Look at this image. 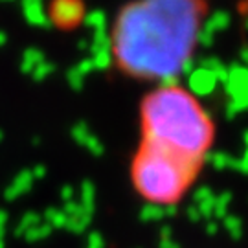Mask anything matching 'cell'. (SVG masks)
<instances>
[{
    "mask_svg": "<svg viewBox=\"0 0 248 248\" xmlns=\"http://www.w3.org/2000/svg\"><path fill=\"white\" fill-rule=\"evenodd\" d=\"M210 0H131L108 35L112 64L127 78L173 85L191 66Z\"/></svg>",
    "mask_w": 248,
    "mask_h": 248,
    "instance_id": "1",
    "label": "cell"
},
{
    "mask_svg": "<svg viewBox=\"0 0 248 248\" xmlns=\"http://www.w3.org/2000/svg\"><path fill=\"white\" fill-rule=\"evenodd\" d=\"M140 120L143 140L164 143L182 156L206 164L215 127L195 94L175 83L164 85L142 99Z\"/></svg>",
    "mask_w": 248,
    "mask_h": 248,
    "instance_id": "2",
    "label": "cell"
},
{
    "mask_svg": "<svg viewBox=\"0 0 248 248\" xmlns=\"http://www.w3.org/2000/svg\"><path fill=\"white\" fill-rule=\"evenodd\" d=\"M204 162L187 158L164 143L143 140L131 168L134 189L149 204L175 206L182 201Z\"/></svg>",
    "mask_w": 248,
    "mask_h": 248,
    "instance_id": "3",
    "label": "cell"
},
{
    "mask_svg": "<svg viewBox=\"0 0 248 248\" xmlns=\"http://www.w3.org/2000/svg\"><path fill=\"white\" fill-rule=\"evenodd\" d=\"M224 89L233 99L248 98V68L245 66H232L228 70V79Z\"/></svg>",
    "mask_w": 248,
    "mask_h": 248,
    "instance_id": "4",
    "label": "cell"
},
{
    "mask_svg": "<svg viewBox=\"0 0 248 248\" xmlns=\"http://www.w3.org/2000/svg\"><path fill=\"white\" fill-rule=\"evenodd\" d=\"M217 76L208 68H199L189 76V89L193 94L199 96H208L212 94L217 87Z\"/></svg>",
    "mask_w": 248,
    "mask_h": 248,
    "instance_id": "5",
    "label": "cell"
},
{
    "mask_svg": "<svg viewBox=\"0 0 248 248\" xmlns=\"http://www.w3.org/2000/svg\"><path fill=\"white\" fill-rule=\"evenodd\" d=\"M224 228L228 230V233L235 241L241 239V235H243V221L237 215H226L224 217Z\"/></svg>",
    "mask_w": 248,
    "mask_h": 248,
    "instance_id": "6",
    "label": "cell"
},
{
    "mask_svg": "<svg viewBox=\"0 0 248 248\" xmlns=\"http://www.w3.org/2000/svg\"><path fill=\"white\" fill-rule=\"evenodd\" d=\"M162 217H166V210L162 206H158V204H147L142 210V213H140V219L145 222L160 221Z\"/></svg>",
    "mask_w": 248,
    "mask_h": 248,
    "instance_id": "7",
    "label": "cell"
},
{
    "mask_svg": "<svg viewBox=\"0 0 248 248\" xmlns=\"http://www.w3.org/2000/svg\"><path fill=\"white\" fill-rule=\"evenodd\" d=\"M206 162H212L215 169H233L235 158H232L228 153H215L212 156H206Z\"/></svg>",
    "mask_w": 248,
    "mask_h": 248,
    "instance_id": "8",
    "label": "cell"
},
{
    "mask_svg": "<svg viewBox=\"0 0 248 248\" xmlns=\"http://www.w3.org/2000/svg\"><path fill=\"white\" fill-rule=\"evenodd\" d=\"M232 201V193H222L221 197H215V217H226V212H228V206H230Z\"/></svg>",
    "mask_w": 248,
    "mask_h": 248,
    "instance_id": "9",
    "label": "cell"
},
{
    "mask_svg": "<svg viewBox=\"0 0 248 248\" xmlns=\"http://www.w3.org/2000/svg\"><path fill=\"white\" fill-rule=\"evenodd\" d=\"M197 208H199V212H201V215L202 217H212L213 213H215V197L213 199H210V201H204V202L197 204Z\"/></svg>",
    "mask_w": 248,
    "mask_h": 248,
    "instance_id": "10",
    "label": "cell"
},
{
    "mask_svg": "<svg viewBox=\"0 0 248 248\" xmlns=\"http://www.w3.org/2000/svg\"><path fill=\"white\" fill-rule=\"evenodd\" d=\"M213 191L210 189V187H199L195 193H193V199H195V202L197 204H201V202H204V201H210V199H213Z\"/></svg>",
    "mask_w": 248,
    "mask_h": 248,
    "instance_id": "11",
    "label": "cell"
},
{
    "mask_svg": "<svg viewBox=\"0 0 248 248\" xmlns=\"http://www.w3.org/2000/svg\"><path fill=\"white\" fill-rule=\"evenodd\" d=\"M233 169H237L241 173H248V149H247V155L243 156V158H235V164H233Z\"/></svg>",
    "mask_w": 248,
    "mask_h": 248,
    "instance_id": "12",
    "label": "cell"
},
{
    "mask_svg": "<svg viewBox=\"0 0 248 248\" xmlns=\"http://www.w3.org/2000/svg\"><path fill=\"white\" fill-rule=\"evenodd\" d=\"M187 217H189L193 222H197L202 215H201V212H199V208H197V206H191V208L187 210Z\"/></svg>",
    "mask_w": 248,
    "mask_h": 248,
    "instance_id": "13",
    "label": "cell"
},
{
    "mask_svg": "<svg viewBox=\"0 0 248 248\" xmlns=\"http://www.w3.org/2000/svg\"><path fill=\"white\" fill-rule=\"evenodd\" d=\"M160 248H180V245L173 239H160Z\"/></svg>",
    "mask_w": 248,
    "mask_h": 248,
    "instance_id": "14",
    "label": "cell"
},
{
    "mask_svg": "<svg viewBox=\"0 0 248 248\" xmlns=\"http://www.w3.org/2000/svg\"><path fill=\"white\" fill-rule=\"evenodd\" d=\"M217 230H219V226H217L215 222H208V226H206V232H208L210 235H213V233H215Z\"/></svg>",
    "mask_w": 248,
    "mask_h": 248,
    "instance_id": "15",
    "label": "cell"
},
{
    "mask_svg": "<svg viewBox=\"0 0 248 248\" xmlns=\"http://www.w3.org/2000/svg\"><path fill=\"white\" fill-rule=\"evenodd\" d=\"M243 59H245V62L248 64V50H245V52H243Z\"/></svg>",
    "mask_w": 248,
    "mask_h": 248,
    "instance_id": "16",
    "label": "cell"
},
{
    "mask_svg": "<svg viewBox=\"0 0 248 248\" xmlns=\"http://www.w3.org/2000/svg\"><path fill=\"white\" fill-rule=\"evenodd\" d=\"M245 143H247V147H248V133L245 134Z\"/></svg>",
    "mask_w": 248,
    "mask_h": 248,
    "instance_id": "17",
    "label": "cell"
}]
</instances>
